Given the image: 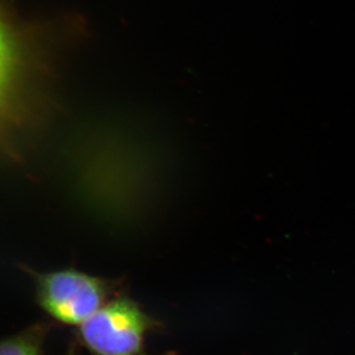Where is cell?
Masks as SVG:
<instances>
[{
    "instance_id": "cell-1",
    "label": "cell",
    "mask_w": 355,
    "mask_h": 355,
    "mask_svg": "<svg viewBox=\"0 0 355 355\" xmlns=\"http://www.w3.org/2000/svg\"><path fill=\"white\" fill-rule=\"evenodd\" d=\"M27 270L35 282L39 307L55 322L80 326L100 308L116 297L120 280L104 279L74 268L38 272Z\"/></svg>"
},
{
    "instance_id": "cell-2",
    "label": "cell",
    "mask_w": 355,
    "mask_h": 355,
    "mask_svg": "<svg viewBox=\"0 0 355 355\" xmlns=\"http://www.w3.org/2000/svg\"><path fill=\"white\" fill-rule=\"evenodd\" d=\"M160 327L137 301L116 296L78 326L76 342L91 355H149L147 334Z\"/></svg>"
},
{
    "instance_id": "cell-3",
    "label": "cell",
    "mask_w": 355,
    "mask_h": 355,
    "mask_svg": "<svg viewBox=\"0 0 355 355\" xmlns=\"http://www.w3.org/2000/svg\"><path fill=\"white\" fill-rule=\"evenodd\" d=\"M53 329L48 322L32 324L0 340V355H43L44 340Z\"/></svg>"
},
{
    "instance_id": "cell-4",
    "label": "cell",
    "mask_w": 355,
    "mask_h": 355,
    "mask_svg": "<svg viewBox=\"0 0 355 355\" xmlns=\"http://www.w3.org/2000/svg\"><path fill=\"white\" fill-rule=\"evenodd\" d=\"M9 58H10V53H9L8 44H7L3 30L0 26V91L6 83L9 67Z\"/></svg>"
},
{
    "instance_id": "cell-5",
    "label": "cell",
    "mask_w": 355,
    "mask_h": 355,
    "mask_svg": "<svg viewBox=\"0 0 355 355\" xmlns=\"http://www.w3.org/2000/svg\"><path fill=\"white\" fill-rule=\"evenodd\" d=\"M65 355H81L80 352H79V345L77 342H73L70 345L69 352H67Z\"/></svg>"
}]
</instances>
